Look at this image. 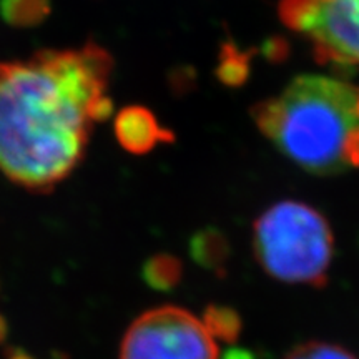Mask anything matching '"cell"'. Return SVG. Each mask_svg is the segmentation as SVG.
<instances>
[{
  "label": "cell",
  "mask_w": 359,
  "mask_h": 359,
  "mask_svg": "<svg viewBox=\"0 0 359 359\" xmlns=\"http://www.w3.org/2000/svg\"><path fill=\"white\" fill-rule=\"evenodd\" d=\"M111 72L114 58L92 40L0 60V173L34 193L69 178L95 123L114 114Z\"/></svg>",
  "instance_id": "obj_1"
},
{
  "label": "cell",
  "mask_w": 359,
  "mask_h": 359,
  "mask_svg": "<svg viewBox=\"0 0 359 359\" xmlns=\"http://www.w3.org/2000/svg\"><path fill=\"white\" fill-rule=\"evenodd\" d=\"M253 118L283 155L314 175L359 168V87L325 75L296 77L258 103Z\"/></svg>",
  "instance_id": "obj_2"
},
{
  "label": "cell",
  "mask_w": 359,
  "mask_h": 359,
  "mask_svg": "<svg viewBox=\"0 0 359 359\" xmlns=\"http://www.w3.org/2000/svg\"><path fill=\"white\" fill-rule=\"evenodd\" d=\"M253 251L275 280L321 288L333 262L334 238L318 210L286 200L269 206L255 222Z\"/></svg>",
  "instance_id": "obj_3"
},
{
  "label": "cell",
  "mask_w": 359,
  "mask_h": 359,
  "mask_svg": "<svg viewBox=\"0 0 359 359\" xmlns=\"http://www.w3.org/2000/svg\"><path fill=\"white\" fill-rule=\"evenodd\" d=\"M217 339L198 316L161 306L138 316L123 336L120 359H218Z\"/></svg>",
  "instance_id": "obj_4"
},
{
  "label": "cell",
  "mask_w": 359,
  "mask_h": 359,
  "mask_svg": "<svg viewBox=\"0 0 359 359\" xmlns=\"http://www.w3.org/2000/svg\"><path fill=\"white\" fill-rule=\"evenodd\" d=\"M280 17L311 42L318 60L359 65V0H281Z\"/></svg>",
  "instance_id": "obj_5"
},
{
  "label": "cell",
  "mask_w": 359,
  "mask_h": 359,
  "mask_svg": "<svg viewBox=\"0 0 359 359\" xmlns=\"http://www.w3.org/2000/svg\"><path fill=\"white\" fill-rule=\"evenodd\" d=\"M114 132L118 145L133 155H147L160 143L173 142L172 130L161 127L154 111L142 105H128L116 114Z\"/></svg>",
  "instance_id": "obj_6"
},
{
  "label": "cell",
  "mask_w": 359,
  "mask_h": 359,
  "mask_svg": "<svg viewBox=\"0 0 359 359\" xmlns=\"http://www.w3.org/2000/svg\"><path fill=\"white\" fill-rule=\"evenodd\" d=\"M190 253L200 266L218 273L224 269V264L228 262L230 246H228L226 236L213 228H206L193 236Z\"/></svg>",
  "instance_id": "obj_7"
},
{
  "label": "cell",
  "mask_w": 359,
  "mask_h": 359,
  "mask_svg": "<svg viewBox=\"0 0 359 359\" xmlns=\"http://www.w3.org/2000/svg\"><path fill=\"white\" fill-rule=\"evenodd\" d=\"M50 13V0H0V19L13 29H34Z\"/></svg>",
  "instance_id": "obj_8"
},
{
  "label": "cell",
  "mask_w": 359,
  "mask_h": 359,
  "mask_svg": "<svg viewBox=\"0 0 359 359\" xmlns=\"http://www.w3.org/2000/svg\"><path fill=\"white\" fill-rule=\"evenodd\" d=\"M183 263L170 253H158L148 258L142 268L143 281L156 291H172L182 281Z\"/></svg>",
  "instance_id": "obj_9"
},
{
  "label": "cell",
  "mask_w": 359,
  "mask_h": 359,
  "mask_svg": "<svg viewBox=\"0 0 359 359\" xmlns=\"http://www.w3.org/2000/svg\"><path fill=\"white\" fill-rule=\"evenodd\" d=\"M201 321L217 341L235 343L241 334V318L233 308L208 306Z\"/></svg>",
  "instance_id": "obj_10"
},
{
  "label": "cell",
  "mask_w": 359,
  "mask_h": 359,
  "mask_svg": "<svg viewBox=\"0 0 359 359\" xmlns=\"http://www.w3.org/2000/svg\"><path fill=\"white\" fill-rule=\"evenodd\" d=\"M283 359H358L351 351L339 344L325 343V341H309L299 344L286 354Z\"/></svg>",
  "instance_id": "obj_11"
},
{
  "label": "cell",
  "mask_w": 359,
  "mask_h": 359,
  "mask_svg": "<svg viewBox=\"0 0 359 359\" xmlns=\"http://www.w3.org/2000/svg\"><path fill=\"white\" fill-rule=\"evenodd\" d=\"M218 74L223 82L230 85L241 83L248 75V60H246L243 53L236 52L235 48L228 45L222 55Z\"/></svg>",
  "instance_id": "obj_12"
},
{
  "label": "cell",
  "mask_w": 359,
  "mask_h": 359,
  "mask_svg": "<svg viewBox=\"0 0 359 359\" xmlns=\"http://www.w3.org/2000/svg\"><path fill=\"white\" fill-rule=\"evenodd\" d=\"M7 359H34L29 353H25L20 348H11L7 349Z\"/></svg>",
  "instance_id": "obj_13"
},
{
  "label": "cell",
  "mask_w": 359,
  "mask_h": 359,
  "mask_svg": "<svg viewBox=\"0 0 359 359\" xmlns=\"http://www.w3.org/2000/svg\"><path fill=\"white\" fill-rule=\"evenodd\" d=\"M224 359H255L250 353L241 351V349H231V351L226 353Z\"/></svg>",
  "instance_id": "obj_14"
},
{
  "label": "cell",
  "mask_w": 359,
  "mask_h": 359,
  "mask_svg": "<svg viewBox=\"0 0 359 359\" xmlns=\"http://www.w3.org/2000/svg\"><path fill=\"white\" fill-rule=\"evenodd\" d=\"M7 321H6V318L2 316V314H0V344L4 343V341H6V338H7Z\"/></svg>",
  "instance_id": "obj_15"
}]
</instances>
